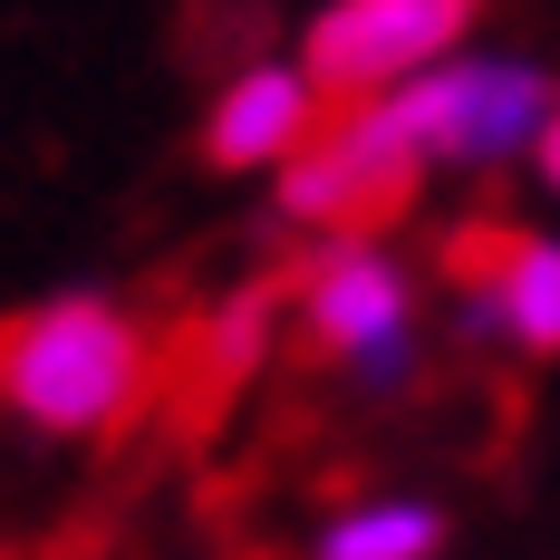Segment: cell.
<instances>
[{
	"label": "cell",
	"mask_w": 560,
	"mask_h": 560,
	"mask_svg": "<svg viewBox=\"0 0 560 560\" xmlns=\"http://www.w3.org/2000/svg\"><path fill=\"white\" fill-rule=\"evenodd\" d=\"M280 329H290V290H271V280H252V290H232L223 310H203V329H194V377H203V396H232L252 387L261 368H271Z\"/></svg>",
	"instance_id": "9c48e42d"
},
{
	"label": "cell",
	"mask_w": 560,
	"mask_h": 560,
	"mask_svg": "<svg viewBox=\"0 0 560 560\" xmlns=\"http://www.w3.org/2000/svg\"><path fill=\"white\" fill-rule=\"evenodd\" d=\"M454 49H474V0H319L300 30V58L338 107L396 97Z\"/></svg>",
	"instance_id": "8992f818"
},
{
	"label": "cell",
	"mask_w": 560,
	"mask_h": 560,
	"mask_svg": "<svg viewBox=\"0 0 560 560\" xmlns=\"http://www.w3.org/2000/svg\"><path fill=\"white\" fill-rule=\"evenodd\" d=\"M425 155H416V136H406V116L387 97H358V107H329V126L271 174V203L290 232H310V242H348V232H396L416 213V194H425Z\"/></svg>",
	"instance_id": "3957f363"
},
{
	"label": "cell",
	"mask_w": 560,
	"mask_h": 560,
	"mask_svg": "<svg viewBox=\"0 0 560 560\" xmlns=\"http://www.w3.org/2000/svg\"><path fill=\"white\" fill-rule=\"evenodd\" d=\"M532 165H541V184L560 194V107H551V126H541V145H532Z\"/></svg>",
	"instance_id": "30bf717a"
},
{
	"label": "cell",
	"mask_w": 560,
	"mask_h": 560,
	"mask_svg": "<svg viewBox=\"0 0 560 560\" xmlns=\"http://www.w3.org/2000/svg\"><path fill=\"white\" fill-rule=\"evenodd\" d=\"M454 522L425 493H348L310 532V560H445Z\"/></svg>",
	"instance_id": "ba28073f"
},
{
	"label": "cell",
	"mask_w": 560,
	"mask_h": 560,
	"mask_svg": "<svg viewBox=\"0 0 560 560\" xmlns=\"http://www.w3.org/2000/svg\"><path fill=\"white\" fill-rule=\"evenodd\" d=\"M280 290H290V329L310 338L348 387L387 396L416 377V358H425V271L396 252L387 232L310 242V261Z\"/></svg>",
	"instance_id": "7a4b0ae2"
},
{
	"label": "cell",
	"mask_w": 560,
	"mask_h": 560,
	"mask_svg": "<svg viewBox=\"0 0 560 560\" xmlns=\"http://www.w3.org/2000/svg\"><path fill=\"white\" fill-rule=\"evenodd\" d=\"M165 387V338L116 290H49L0 319V416L39 445H107Z\"/></svg>",
	"instance_id": "6da1fadb"
},
{
	"label": "cell",
	"mask_w": 560,
	"mask_h": 560,
	"mask_svg": "<svg viewBox=\"0 0 560 560\" xmlns=\"http://www.w3.org/2000/svg\"><path fill=\"white\" fill-rule=\"evenodd\" d=\"M454 271V338L541 368L560 358V232L541 223H474L445 242Z\"/></svg>",
	"instance_id": "5b68a950"
},
{
	"label": "cell",
	"mask_w": 560,
	"mask_h": 560,
	"mask_svg": "<svg viewBox=\"0 0 560 560\" xmlns=\"http://www.w3.org/2000/svg\"><path fill=\"white\" fill-rule=\"evenodd\" d=\"M387 107L406 116L416 155H425L435 174H493V165H512V155H532V145H541L560 88H551V68H541V58L454 49L445 68H425L416 88H396Z\"/></svg>",
	"instance_id": "277c9868"
},
{
	"label": "cell",
	"mask_w": 560,
	"mask_h": 560,
	"mask_svg": "<svg viewBox=\"0 0 560 560\" xmlns=\"http://www.w3.org/2000/svg\"><path fill=\"white\" fill-rule=\"evenodd\" d=\"M329 88L310 78V58H242L213 107H203V165L223 174H280L319 126H329Z\"/></svg>",
	"instance_id": "52a82bcc"
}]
</instances>
